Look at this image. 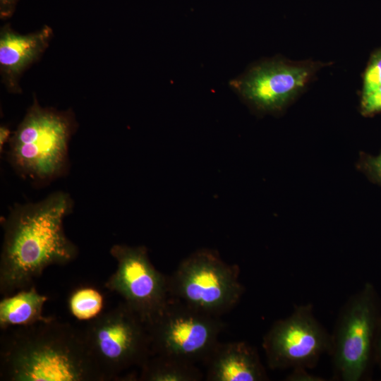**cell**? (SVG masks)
<instances>
[{
	"instance_id": "16",
	"label": "cell",
	"mask_w": 381,
	"mask_h": 381,
	"mask_svg": "<svg viewBox=\"0 0 381 381\" xmlns=\"http://www.w3.org/2000/svg\"><path fill=\"white\" fill-rule=\"evenodd\" d=\"M381 85V49L375 52L368 64L363 77L362 95H366Z\"/></svg>"
},
{
	"instance_id": "6",
	"label": "cell",
	"mask_w": 381,
	"mask_h": 381,
	"mask_svg": "<svg viewBox=\"0 0 381 381\" xmlns=\"http://www.w3.org/2000/svg\"><path fill=\"white\" fill-rule=\"evenodd\" d=\"M224 327L220 317L170 297L161 313L147 325L152 355L205 362Z\"/></svg>"
},
{
	"instance_id": "17",
	"label": "cell",
	"mask_w": 381,
	"mask_h": 381,
	"mask_svg": "<svg viewBox=\"0 0 381 381\" xmlns=\"http://www.w3.org/2000/svg\"><path fill=\"white\" fill-rule=\"evenodd\" d=\"M361 109L366 115L381 111V85L370 92L362 95Z\"/></svg>"
},
{
	"instance_id": "10",
	"label": "cell",
	"mask_w": 381,
	"mask_h": 381,
	"mask_svg": "<svg viewBox=\"0 0 381 381\" xmlns=\"http://www.w3.org/2000/svg\"><path fill=\"white\" fill-rule=\"evenodd\" d=\"M315 70V66L310 64L266 61L253 66L229 85L256 109L277 111L304 87Z\"/></svg>"
},
{
	"instance_id": "1",
	"label": "cell",
	"mask_w": 381,
	"mask_h": 381,
	"mask_svg": "<svg viewBox=\"0 0 381 381\" xmlns=\"http://www.w3.org/2000/svg\"><path fill=\"white\" fill-rule=\"evenodd\" d=\"M73 207L64 192L37 202L16 205L4 220L0 255V294L28 288L51 265L75 260L78 247L66 235L64 219Z\"/></svg>"
},
{
	"instance_id": "4",
	"label": "cell",
	"mask_w": 381,
	"mask_h": 381,
	"mask_svg": "<svg viewBox=\"0 0 381 381\" xmlns=\"http://www.w3.org/2000/svg\"><path fill=\"white\" fill-rule=\"evenodd\" d=\"M239 274V267L224 261L217 251L198 249L167 276L169 296L220 317L233 309L243 294Z\"/></svg>"
},
{
	"instance_id": "12",
	"label": "cell",
	"mask_w": 381,
	"mask_h": 381,
	"mask_svg": "<svg viewBox=\"0 0 381 381\" xmlns=\"http://www.w3.org/2000/svg\"><path fill=\"white\" fill-rule=\"evenodd\" d=\"M204 363L207 381L268 380L257 350L245 341H219Z\"/></svg>"
},
{
	"instance_id": "14",
	"label": "cell",
	"mask_w": 381,
	"mask_h": 381,
	"mask_svg": "<svg viewBox=\"0 0 381 381\" xmlns=\"http://www.w3.org/2000/svg\"><path fill=\"white\" fill-rule=\"evenodd\" d=\"M203 373L195 363L175 357L152 355L140 368L141 381H200Z\"/></svg>"
},
{
	"instance_id": "13",
	"label": "cell",
	"mask_w": 381,
	"mask_h": 381,
	"mask_svg": "<svg viewBox=\"0 0 381 381\" xmlns=\"http://www.w3.org/2000/svg\"><path fill=\"white\" fill-rule=\"evenodd\" d=\"M47 300L33 285L4 296L0 301V328L30 326L52 319L43 315Z\"/></svg>"
},
{
	"instance_id": "2",
	"label": "cell",
	"mask_w": 381,
	"mask_h": 381,
	"mask_svg": "<svg viewBox=\"0 0 381 381\" xmlns=\"http://www.w3.org/2000/svg\"><path fill=\"white\" fill-rule=\"evenodd\" d=\"M0 380L106 381L90 353L83 330L54 317L18 327L1 338Z\"/></svg>"
},
{
	"instance_id": "19",
	"label": "cell",
	"mask_w": 381,
	"mask_h": 381,
	"mask_svg": "<svg viewBox=\"0 0 381 381\" xmlns=\"http://www.w3.org/2000/svg\"><path fill=\"white\" fill-rule=\"evenodd\" d=\"M19 0H0V18L7 19L15 12Z\"/></svg>"
},
{
	"instance_id": "7",
	"label": "cell",
	"mask_w": 381,
	"mask_h": 381,
	"mask_svg": "<svg viewBox=\"0 0 381 381\" xmlns=\"http://www.w3.org/2000/svg\"><path fill=\"white\" fill-rule=\"evenodd\" d=\"M110 255L116 269L105 287L120 295L123 301L146 325L163 310L170 296L167 276L152 263L145 246L114 244Z\"/></svg>"
},
{
	"instance_id": "15",
	"label": "cell",
	"mask_w": 381,
	"mask_h": 381,
	"mask_svg": "<svg viewBox=\"0 0 381 381\" xmlns=\"http://www.w3.org/2000/svg\"><path fill=\"white\" fill-rule=\"evenodd\" d=\"M104 298L95 288L83 286L73 291L68 299L71 314L79 320H92L101 314Z\"/></svg>"
},
{
	"instance_id": "22",
	"label": "cell",
	"mask_w": 381,
	"mask_h": 381,
	"mask_svg": "<svg viewBox=\"0 0 381 381\" xmlns=\"http://www.w3.org/2000/svg\"><path fill=\"white\" fill-rule=\"evenodd\" d=\"M377 354H378V357H379V359L381 362V328H380V334H379V337H378V341H377Z\"/></svg>"
},
{
	"instance_id": "20",
	"label": "cell",
	"mask_w": 381,
	"mask_h": 381,
	"mask_svg": "<svg viewBox=\"0 0 381 381\" xmlns=\"http://www.w3.org/2000/svg\"><path fill=\"white\" fill-rule=\"evenodd\" d=\"M11 136V133L8 128L1 126L0 128V150L3 151V147L6 143L8 142Z\"/></svg>"
},
{
	"instance_id": "5",
	"label": "cell",
	"mask_w": 381,
	"mask_h": 381,
	"mask_svg": "<svg viewBox=\"0 0 381 381\" xmlns=\"http://www.w3.org/2000/svg\"><path fill=\"white\" fill-rule=\"evenodd\" d=\"M90 353L106 380L142 365L152 356L147 325L124 302L83 329Z\"/></svg>"
},
{
	"instance_id": "18",
	"label": "cell",
	"mask_w": 381,
	"mask_h": 381,
	"mask_svg": "<svg viewBox=\"0 0 381 381\" xmlns=\"http://www.w3.org/2000/svg\"><path fill=\"white\" fill-rule=\"evenodd\" d=\"M308 369L304 368H296L292 369L291 373L286 377L287 381H322L325 380L320 377L310 374Z\"/></svg>"
},
{
	"instance_id": "3",
	"label": "cell",
	"mask_w": 381,
	"mask_h": 381,
	"mask_svg": "<svg viewBox=\"0 0 381 381\" xmlns=\"http://www.w3.org/2000/svg\"><path fill=\"white\" fill-rule=\"evenodd\" d=\"M75 128L71 112L42 107L37 99L11 134L8 161L20 175L48 182L62 174L68 163V145Z\"/></svg>"
},
{
	"instance_id": "8",
	"label": "cell",
	"mask_w": 381,
	"mask_h": 381,
	"mask_svg": "<svg viewBox=\"0 0 381 381\" xmlns=\"http://www.w3.org/2000/svg\"><path fill=\"white\" fill-rule=\"evenodd\" d=\"M332 335L317 320L311 304L296 306L275 321L262 339L267 365L273 370L314 368L332 349Z\"/></svg>"
},
{
	"instance_id": "9",
	"label": "cell",
	"mask_w": 381,
	"mask_h": 381,
	"mask_svg": "<svg viewBox=\"0 0 381 381\" xmlns=\"http://www.w3.org/2000/svg\"><path fill=\"white\" fill-rule=\"evenodd\" d=\"M377 305L374 289L367 284L347 301L339 313L330 354L341 380L358 381L365 373L377 324Z\"/></svg>"
},
{
	"instance_id": "11",
	"label": "cell",
	"mask_w": 381,
	"mask_h": 381,
	"mask_svg": "<svg viewBox=\"0 0 381 381\" xmlns=\"http://www.w3.org/2000/svg\"><path fill=\"white\" fill-rule=\"evenodd\" d=\"M53 30L48 25L23 35L9 24L0 31V73L1 83L10 93L22 92L20 80L23 73L38 61L53 37Z\"/></svg>"
},
{
	"instance_id": "21",
	"label": "cell",
	"mask_w": 381,
	"mask_h": 381,
	"mask_svg": "<svg viewBox=\"0 0 381 381\" xmlns=\"http://www.w3.org/2000/svg\"><path fill=\"white\" fill-rule=\"evenodd\" d=\"M371 170L381 179V154L369 162Z\"/></svg>"
}]
</instances>
